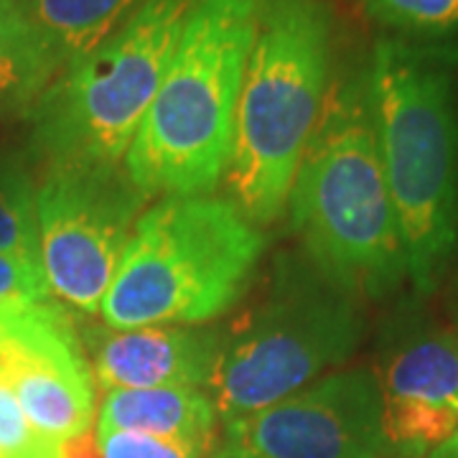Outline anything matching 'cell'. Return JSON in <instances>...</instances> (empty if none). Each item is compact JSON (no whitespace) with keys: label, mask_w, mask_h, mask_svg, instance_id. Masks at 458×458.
<instances>
[{"label":"cell","mask_w":458,"mask_h":458,"mask_svg":"<svg viewBox=\"0 0 458 458\" xmlns=\"http://www.w3.org/2000/svg\"><path fill=\"white\" fill-rule=\"evenodd\" d=\"M98 436L102 458H212L222 441H174L131 430H102Z\"/></svg>","instance_id":"cell-18"},{"label":"cell","mask_w":458,"mask_h":458,"mask_svg":"<svg viewBox=\"0 0 458 458\" xmlns=\"http://www.w3.org/2000/svg\"><path fill=\"white\" fill-rule=\"evenodd\" d=\"M0 458H64L62 443L38 433L26 418L13 387L0 375Z\"/></svg>","instance_id":"cell-17"},{"label":"cell","mask_w":458,"mask_h":458,"mask_svg":"<svg viewBox=\"0 0 458 458\" xmlns=\"http://www.w3.org/2000/svg\"><path fill=\"white\" fill-rule=\"evenodd\" d=\"M288 199L309 260L346 291L382 295L408 276L369 107L367 66L331 84Z\"/></svg>","instance_id":"cell-2"},{"label":"cell","mask_w":458,"mask_h":458,"mask_svg":"<svg viewBox=\"0 0 458 458\" xmlns=\"http://www.w3.org/2000/svg\"><path fill=\"white\" fill-rule=\"evenodd\" d=\"M199 0H146L113 36L54 77L26 110L36 164L117 165L164 82Z\"/></svg>","instance_id":"cell-6"},{"label":"cell","mask_w":458,"mask_h":458,"mask_svg":"<svg viewBox=\"0 0 458 458\" xmlns=\"http://www.w3.org/2000/svg\"><path fill=\"white\" fill-rule=\"evenodd\" d=\"M146 204L123 164L44 168L36 212L51 293L87 316L99 313Z\"/></svg>","instance_id":"cell-8"},{"label":"cell","mask_w":458,"mask_h":458,"mask_svg":"<svg viewBox=\"0 0 458 458\" xmlns=\"http://www.w3.org/2000/svg\"><path fill=\"white\" fill-rule=\"evenodd\" d=\"M0 375L13 387L31 426L56 443L89 433L95 382L64 306H18L0 321Z\"/></svg>","instance_id":"cell-10"},{"label":"cell","mask_w":458,"mask_h":458,"mask_svg":"<svg viewBox=\"0 0 458 458\" xmlns=\"http://www.w3.org/2000/svg\"><path fill=\"white\" fill-rule=\"evenodd\" d=\"M212 458H232V456H229V454H225V451H222V445H219V451H216Z\"/></svg>","instance_id":"cell-24"},{"label":"cell","mask_w":458,"mask_h":458,"mask_svg":"<svg viewBox=\"0 0 458 458\" xmlns=\"http://www.w3.org/2000/svg\"><path fill=\"white\" fill-rule=\"evenodd\" d=\"M0 64L26 69L41 87L51 82L49 69L44 64L36 33L21 0H0Z\"/></svg>","instance_id":"cell-19"},{"label":"cell","mask_w":458,"mask_h":458,"mask_svg":"<svg viewBox=\"0 0 458 458\" xmlns=\"http://www.w3.org/2000/svg\"><path fill=\"white\" fill-rule=\"evenodd\" d=\"M232 458H382V405L375 372L321 377L270 408L225 423Z\"/></svg>","instance_id":"cell-9"},{"label":"cell","mask_w":458,"mask_h":458,"mask_svg":"<svg viewBox=\"0 0 458 458\" xmlns=\"http://www.w3.org/2000/svg\"><path fill=\"white\" fill-rule=\"evenodd\" d=\"M260 3L199 0L191 11L123 161L148 199L212 194L225 179Z\"/></svg>","instance_id":"cell-4"},{"label":"cell","mask_w":458,"mask_h":458,"mask_svg":"<svg viewBox=\"0 0 458 458\" xmlns=\"http://www.w3.org/2000/svg\"><path fill=\"white\" fill-rule=\"evenodd\" d=\"M31 168L18 156L0 158V252L36 255L38 250V212Z\"/></svg>","instance_id":"cell-15"},{"label":"cell","mask_w":458,"mask_h":458,"mask_svg":"<svg viewBox=\"0 0 458 458\" xmlns=\"http://www.w3.org/2000/svg\"><path fill=\"white\" fill-rule=\"evenodd\" d=\"M454 56L385 38L367 64V89L405 267L430 293L458 240V107Z\"/></svg>","instance_id":"cell-1"},{"label":"cell","mask_w":458,"mask_h":458,"mask_svg":"<svg viewBox=\"0 0 458 458\" xmlns=\"http://www.w3.org/2000/svg\"><path fill=\"white\" fill-rule=\"evenodd\" d=\"M16 309H18V306H16ZM8 311H11V309H0V321H3V316H5Z\"/></svg>","instance_id":"cell-25"},{"label":"cell","mask_w":458,"mask_h":458,"mask_svg":"<svg viewBox=\"0 0 458 458\" xmlns=\"http://www.w3.org/2000/svg\"><path fill=\"white\" fill-rule=\"evenodd\" d=\"M430 458H458V433L454 438H448L443 445H438V448L430 454Z\"/></svg>","instance_id":"cell-23"},{"label":"cell","mask_w":458,"mask_h":458,"mask_svg":"<svg viewBox=\"0 0 458 458\" xmlns=\"http://www.w3.org/2000/svg\"><path fill=\"white\" fill-rule=\"evenodd\" d=\"M51 295L54 293L41 258L0 252V309L31 306L49 301Z\"/></svg>","instance_id":"cell-20"},{"label":"cell","mask_w":458,"mask_h":458,"mask_svg":"<svg viewBox=\"0 0 458 458\" xmlns=\"http://www.w3.org/2000/svg\"><path fill=\"white\" fill-rule=\"evenodd\" d=\"M216 412L204 390L150 387V390H110L102 400L98 433L131 430L174 441H222L216 436Z\"/></svg>","instance_id":"cell-13"},{"label":"cell","mask_w":458,"mask_h":458,"mask_svg":"<svg viewBox=\"0 0 458 458\" xmlns=\"http://www.w3.org/2000/svg\"><path fill=\"white\" fill-rule=\"evenodd\" d=\"M328 0H262L247 56L227 181L247 219H278L334 84Z\"/></svg>","instance_id":"cell-3"},{"label":"cell","mask_w":458,"mask_h":458,"mask_svg":"<svg viewBox=\"0 0 458 458\" xmlns=\"http://www.w3.org/2000/svg\"><path fill=\"white\" fill-rule=\"evenodd\" d=\"M375 377L390 456H430L456 436L458 336L418 331L390 349Z\"/></svg>","instance_id":"cell-11"},{"label":"cell","mask_w":458,"mask_h":458,"mask_svg":"<svg viewBox=\"0 0 458 458\" xmlns=\"http://www.w3.org/2000/svg\"><path fill=\"white\" fill-rule=\"evenodd\" d=\"M62 454H64V458H102L99 456L98 436L92 438V433H84L80 438L62 443Z\"/></svg>","instance_id":"cell-22"},{"label":"cell","mask_w":458,"mask_h":458,"mask_svg":"<svg viewBox=\"0 0 458 458\" xmlns=\"http://www.w3.org/2000/svg\"><path fill=\"white\" fill-rule=\"evenodd\" d=\"M222 331L191 327L99 328L89 334L95 379L102 390L189 387L207 390Z\"/></svg>","instance_id":"cell-12"},{"label":"cell","mask_w":458,"mask_h":458,"mask_svg":"<svg viewBox=\"0 0 458 458\" xmlns=\"http://www.w3.org/2000/svg\"><path fill=\"white\" fill-rule=\"evenodd\" d=\"M265 250L229 199L164 197L140 214L102 298L107 328L197 327L232 309Z\"/></svg>","instance_id":"cell-5"},{"label":"cell","mask_w":458,"mask_h":458,"mask_svg":"<svg viewBox=\"0 0 458 458\" xmlns=\"http://www.w3.org/2000/svg\"><path fill=\"white\" fill-rule=\"evenodd\" d=\"M146 0H21L51 80L113 36Z\"/></svg>","instance_id":"cell-14"},{"label":"cell","mask_w":458,"mask_h":458,"mask_svg":"<svg viewBox=\"0 0 458 458\" xmlns=\"http://www.w3.org/2000/svg\"><path fill=\"white\" fill-rule=\"evenodd\" d=\"M382 26L408 36L438 38L458 31V0H360Z\"/></svg>","instance_id":"cell-16"},{"label":"cell","mask_w":458,"mask_h":458,"mask_svg":"<svg viewBox=\"0 0 458 458\" xmlns=\"http://www.w3.org/2000/svg\"><path fill=\"white\" fill-rule=\"evenodd\" d=\"M41 89L44 87L26 69L0 64V123L11 114H26Z\"/></svg>","instance_id":"cell-21"},{"label":"cell","mask_w":458,"mask_h":458,"mask_svg":"<svg viewBox=\"0 0 458 458\" xmlns=\"http://www.w3.org/2000/svg\"><path fill=\"white\" fill-rule=\"evenodd\" d=\"M357 295L309 258H283L260 306L225 334L204 393L219 420H237L306 390L360 342Z\"/></svg>","instance_id":"cell-7"}]
</instances>
